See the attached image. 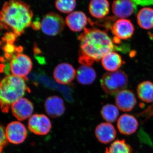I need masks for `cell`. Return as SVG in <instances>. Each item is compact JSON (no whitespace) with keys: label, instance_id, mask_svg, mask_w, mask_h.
<instances>
[{"label":"cell","instance_id":"14","mask_svg":"<svg viewBox=\"0 0 153 153\" xmlns=\"http://www.w3.org/2000/svg\"><path fill=\"white\" fill-rule=\"evenodd\" d=\"M117 128L121 134L130 135L136 132L139 126L136 118L132 115L124 114L117 119Z\"/></svg>","mask_w":153,"mask_h":153},{"label":"cell","instance_id":"22","mask_svg":"<svg viewBox=\"0 0 153 153\" xmlns=\"http://www.w3.org/2000/svg\"><path fill=\"white\" fill-rule=\"evenodd\" d=\"M137 94L139 98L147 103L153 102V82L143 81L137 87Z\"/></svg>","mask_w":153,"mask_h":153},{"label":"cell","instance_id":"5","mask_svg":"<svg viewBox=\"0 0 153 153\" xmlns=\"http://www.w3.org/2000/svg\"><path fill=\"white\" fill-rule=\"evenodd\" d=\"M5 68H7L4 71L7 74L11 73V75L26 79L33 68V63L27 55L18 52L11 57Z\"/></svg>","mask_w":153,"mask_h":153},{"label":"cell","instance_id":"20","mask_svg":"<svg viewBox=\"0 0 153 153\" xmlns=\"http://www.w3.org/2000/svg\"><path fill=\"white\" fill-rule=\"evenodd\" d=\"M78 82L83 85L92 84L96 78L95 70L90 66L82 65L79 66L76 73Z\"/></svg>","mask_w":153,"mask_h":153},{"label":"cell","instance_id":"25","mask_svg":"<svg viewBox=\"0 0 153 153\" xmlns=\"http://www.w3.org/2000/svg\"><path fill=\"white\" fill-rule=\"evenodd\" d=\"M76 6V0H56V8L63 13H70L73 12Z\"/></svg>","mask_w":153,"mask_h":153},{"label":"cell","instance_id":"28","mask_svg":"<svg viewBox=\"0 0 153 153\" xmlns=\"http://www.w3.org/2000/svg\"><path fill=\"white\" fill-rule=\"evenodd\" d=\"M0 21H1V17H0Z\"/></svg>","mask_w":153,"mask_h":153},{"label":"cell","instance_id":"4","mask_svg":"<svg viewBox=\"0 0 153 153\" xmlns=\"http://www.w3.org/2000/svg\"><path fill=\"white\" fill-rule=\"evenodd\" d=\"M128 77L122 70L108 72L103 74L100 80L102 89L110 95H116L125 89L128 85Z\"/></svg>","mask_w":153,"mask_h":153},{"label":"cell","instance_id":"17","mask_svg":"<svg viewBox=\"0 0 153 153\" xmlns=\"http://www.w3.org/2000/svg\"><path fill=\"white\" fill-rule=\"evenodd\" d=\"M112 10L116 16L120 19H126L133 14L134 7L131 0H114Z\"/></svg>","mask_w":153,"mask_h":153},{"label":"cell","instance_id":"1","mask_svg":"<svg viewBox=\"0 0 153 153\" xmlns=\"http://www.w3.org/2000/svg\"><path fill=\"white\" fill-rule=\"evenodd\" d=\"M78 40L80 46L78 60L82 65L90 66L114 50H123L105 31L96 28H85Z\"/></svg>","mask_w":153,"mask_h":153},{"label":"cell","instance_id":"12","mask_svg":"<svg viewBox=\"0 0 153 153\" xmlns=\"http://www.w3.org/2000/svg\"><path fill=\"white\" fill-rule=\"evenodd\" d=\"M95 134L100 143L107 144L114 141L117 136L116 130L111 123H102L96 128Z\"/></svg>","mask_w":153,"mask_h":153},{"label":"cell","instance_id":"19","mask_svg":"<svg viewBox=\"0 0 153 153\" xmlns=\"http://www.w3.org/2000/svg\"><path fill=\"white\" fill-rule=\"evenodd\" d=\"M123 61L119 54L111 52L108 53L102 59V64L103 68L108 72L117 71L122 65Z\"/></svg>","mask_w":153,"mask_h":153},{"label":"cell","instance_id":"9","mask_svg":"<svg viewBox=\"0 0 153 153\" xmlns=\"http://www.w3.org/2000/svg\"><path fill=\"white\" fill-rule=\"evenodd\" d=\"M111 30L114 38L120 41L131 38L134 32V27L130 20L120 19L114 22Z\"/></svg>","mask_w":153,"mask_h":153},{"label":"cell","instance_id":"2","mask_svg":"<svg viewBox=\"0 0 153 153\" xmlns=\"http://www.w3.org/2000/svg\"><path fill=\"white\" fill-rule=\"evenodd\" d=\"M33 16L30 6L24 1L10 0L4 4L0 12V24L20 36L32 25Z\"/></svg>","mask_w":153,"mask_h":153},{"label":"cell","instance_id":"27","mask_svg":"<svg viewBox=\"0 0 153 153\" xmlns=\"http://www.w3.org/2000/svg\"><path fill=\"white\" fill-rule=\"evenodd\" d=\"M32 25L33 29L35 30H39L41 28V23L40 22H35V23L34 22Z\"/></svg>","mask_w":153,"mask_h":153},{"label":"cell","instance_id":"11","mask_svg":"<svg viewBox=\"0 0 153 153\" xmlns=\"http://www.w3.org/2000/svg\"><path fill=\"white\" fill-rule=\"evenodd\" d=\"M115 103L118 109L124 112H129L135 106L137 99L133 91L125 89L116 95Z\"/></svg>","mask_w":153,"mask_h":153},{"label":"cell","instance_id":"21","mask_svg":"<svg viewBox=\"0 0 153 153\" xmlns=\"http://www.w3.org/2000/svg\"><path fill=\"white\" fill-rule=\"evenodd\" d=\"M138 25L144 30L153 28V9L144 7L141 9L137 16Z\"/></svg>","mask_w":153,"mask_h":153},{"label":"cell","instance_id":"24","mask_svg":"<svg viewBox=\"0 0 153 153\" xmlns=\"http://www.w3.org/2000/svg\"><path fill=\"white\" fill-rule=\"evenodd\" d=\"M100 113L103 119L109 123H114L117 120L119 114L118 108L111 104H106L102 106Z\"/></svg>","mask_w":153,"mask_h":153},{"label":"cell","instance_id":"8","mask_svg":"<svg viewBox=\"0 0 153 153\" xmlns=\"http://www.w3.org/2000/svg\"><path fill=\"white\" fill-rule=\"evenodd\" d=\"M5 134L8 141L14 144H19L24 142L27 138V131L22 123L14 121L7 126Z\"/></svg>","mask_w":153,"mask_h":153},{"label":"cell","instance_id":"13","mask_svg":"<svg viewBox=\"0 0 153 153\" xmlns=\"http://www.w3.org/2000/svg\"><path fill=\"white\" fill-rule=\"evenodd\" d=\"M76 72L71 65L67 63H61L55 67L54 77L55 80L61 84H67L74 79Z\"/></svg>","mask_w":153,"mask_h":153},{"label":"cell","instance_id":"18","mask_svg":"<svg viewBox=\"0 0 153 153\" xmlns=\"http://www.w3.org/2000/svg\"><path fill=\"white\" fill-rule=\"evenodd\" d=\"M88 10L92 17L97 19H102L109 13V2L108 0H91Z\"/></svg>","mask_w":153,"mask_h":153},{"label":"cell","instance_id":"16","mask_svg":"<svg viewBox=\"0 0 153 153\" xmlns=\"http://www.w3.org/2000/svg\"><path fill=\"white\" fill-rule=\"evenodd\" d=\"M88 21V19L84 13L81 11H75L68 15L65 22L71 31L78 32L85 28Z\"/></svg>","mask_w":153,"mask_h":153},{"label":"cell","instance_id":"15","mask_svg":"<svg viewBox=\"0 0 153 153\" xmlns=\"http://www.w3.org/2000/svg\"><path fill=\"white\" fill-rule=\"evenodd\" d=\"M44 108L47 114L52 118L60 117L65 111L63 99L57 96H52L47 98L44 103Z\"/></svg>","mask_w":153,"mask_h":153},{"label":"cell","instance_id":"26","mask_svg":"<svg viewBox=\"0 0 153 153\" xmlns=\"http://www.w3.org/2000/svg\"><path fill=\"white\" fill-rule=\"evenodd\" d=\"M8 140L6 136L5 129L0 123V153L2 152L4 148L7 145Z\"/></svg>","mask_w":153,"mask_h":153},{"label":"cell","instance_id":"7","mask_svg":"<svg viewBox=\"0 0 153 153\" xmlns=\"http://www.w3.org/2000/svg\"><path fill=\"white\" fill-rule=\"evenodd\" d=\"M28 128L32 133L39 136L49 133L52 128V123L49 118L43 114H33L29 118Z\"/></svg>","mask_w":153,"mask_h":153},{"label":"cell","instance_id":"6","mask_svg":"<svg viewBox=\"0 0 153 153\" xmlns=\"http://www.w3.org/2000/svg\"><path fill=\"white\" fill-rule=\"evenodd\" d=\"M65 21L63 17L55 12H50L45 15L41 22V28L47 36H57L63 31Z\"/></svg>","mask_w":153,"mask_h":153},{"label":"cell","instance_id":"23","mask_svg":"<svg viewBox=\"0 0 153 153\" xmlns=\"http://www.w3.org/2000/svg\"><path fill=\"white\" fill-rule=\"evenodd\" d=\"M105 153H133V149L125 140H117L106 148Z\"/></svg>","mask_w":153,"mask_h":153},{"label":"cell","instance_id":"10","mask_svg":"<svg viewBox=\"0 0 153 153\" xmlns=\"http://www.w3.org/2000/svg\"><path fill=\"white\" fill-rule=\"evenodd\" d=\"M11 108L14 116L19 121L25 120L31 117L34 111L32 102L23 97L14 102Z\"/></svg>","mask_w":153,"mask_h":153},{"label":"cell","instance_id":"3","mask_svg":"<svg viewBox=\"0 0 153 153\" xmlns=\"http://www.w3.org/2000/svg\"><path fill=\"white\" fill-rule=\"evenodd\" d=\"M29 90L22 77L8 75L0 82V109L3 113L9 112L12 104L22 98Z\"/></svg>","mask_w":153,"mask_h":153}]
</instances>
